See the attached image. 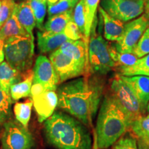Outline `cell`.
Masks as SVG:
<instances>
[{
	"mask_svg": "<svg viewBox=\"0 0 149 149\" xmlns=\"http://www.w3.org/2000/svg\"><path fill=\"white\" fill-rule=\"evenodd\" d=\"M57 107L92 128L104 93V83L100 76L84 75L62 84L56 91Z\"/></svg>",
	"mask_w": 149,
	"mask_h": 149,
	"instance_id": "cell-1",
	"label": "cell"
},
{
	"mask_svg": "<svg viewBox=\"0 0 149 149\" xmlns=\"http://www.w3.org/2000/svg\"><path fill=\"white\" fill-rule=\"evenodd\" d=\"M44 134L56 149H92L88 128L64 112L55 111L44 122Z\"/></svg>",
	"mask_w": 149,
	"mask_h": 149,
	"instance_id": "cell-2",
	"label": "cell"
},
{
	"mask_svg": "<svg viewBox=\"0 0 149 149\" xmlns=\"http://www.w3.org/2000/svg\"><path fill=\"white\" fill-rule=\"evenodd\" d=\"M96 124L99 149L109 148L130 130L131 123L109 93L104 95Z\"/></svg>",
	"mask_w": 149,
	"mask_h": 149,
	"instance_id": "cell-3",
	"label": "cell"
},
{
	"mask_svg": "<svg viewBox=\"0 0 149 149\" xmlns=\"http://www.w3.org/2000/svg\"><path fill=\"white\" fill-rule=\"evenodd\" d=\"M97 24L95 17L88 41V74L101 76L111 72L115 64L110 53L111 44L102 37L100 32H97Z\"/></svg>",
	"mask_w": 149,
	"mask_h": 149,
	"instance_id": "cell-4",
	"label": "cell"
},
{
	"mask_svg": "<svg viewBox=\"0 0 149 149\" xmlns=\"http://www.w3.org/2000/svg\"><path fill=\"white\" fill-rule=\"evenodd\" d=\"M4 56L11 67L21 72L31 69L35 55L34 37H15L4 41Z\"/></svg>",
	"mask_w": 149,
	"mask_h": 149,
	"instance_id": "cell-5",
	"label": "cell"
},
{
	"mask_svg": "<svg viewBox=\"0 0 149 149\" xmlns=\"http://www.w3.org/2000/svg\"><path fill=\"white\" fill-rule=\"evenodd\" d=\"M108 93L125 113L131 124L142 115L140 104L135 93L119 74L111 80Z\"/></svg>",
	"mask_w": 149,
	"mask_h": 149,
	"instance_id": "cell-6",
	"label": "cell"
},
{
	"mask_svg": "<svg viewBox=\"0 0 149 149\" xmlns=\"http://www.w3.org/2000/svg\"><path fill=\"white\" fill-rule=\"evenodd\" d=\"M1 143L3 149H32L35 145L33 136L28 128L14 119L3 126Z\"/></svg>",
	"mask_w": 149,
	"mask_h": 149,
	"instance_id": "cell-7",
	"label": "cell"
},
{
	"mask_svg": "<svg viewBox=\"0 0 149 149\" xmlns=\"http://www.w3.org/2000/svg\"><path fill=\"white\" fill-rule=\"evenodd\" d=\"M145 1L146 0H102L100 7L112 17L124 23L143 13Z\"/></svg>",
	"mask_w": 149,
	"mask_h": 149,
	"instance_id": "cell-8",
	"label": "cell"
},
{
	"mask_svg": "<svg viewBox=\"0 0 149 149\" xmlns=\"http://www.w3.org/2000/svg\"><path fill=\"white\" fill-rule=\"evenodd\" d=\"M149 26V19L147 16H140L133 21L124 24V31L113 47L121 53H133L134 48Z\"/></svg>",
	"mask_w": 149,
	"mask_h": 149,
	"instance_id": "cell-9",
	"label": "cell"
},
{
	"mask_svg": "<svg viewBox=\"0 0 149 149\" xmlns=\"http://www.w3.org/2000/svg\"><path fill=\"white\" fill-rule=\"evenodd\" d=\"M55 71L59 78V84L81 75H86L84 68L64 55L59 49L53 51L49 57Z\"/></svg>",
	"mask_w": 149,
	"mask_h": 149,
	"instance_id": "cell-10",
	"label": "cell"
},
{
	"mask_svg": "<svg viewBox=\"0 0 149 149\" xmlns=\"http://www.w3.org/2000/svg\"><path fill=\"white\" fill-rule=\"evenodd\" d=\"M33 84H40L48 91H57L59 78L50 59L45 55H40L33 68Z\"/></svg>",
	"mask_w": 149,
	"mask_h": 149,
	"instance_id": "cell-11",
	"label": "cell"
},
{
	"mask_svg": "<svg viewBox=\"0 0 149 149\" xmlns=\"http://www.w3.org/2000/svg\"><path fill=\"white\" fill-rule=\"evenodd\" d=\"M59 50L72 59L88 74V43L84 40H68L59 47Z\"/></svg>",
	"mask_w": 149,
	"mask_h": 149,
	"instance_id": "cell-12",
	"label": "cell"
},
{
	"mask_svg": "<svg viewBox=\"0 0 149 149\" xmlns=\"http://www.w3.org/2000/svg\"><path fill=\"white\" fill-rule=\"evenodd\" d=\"M31 98L40 123L44 122L49 118L57 107L58 97L55 91H45Z\"/></svg>",
	"mask_w": 149,
	"mask_h": 149,
	"instance_id": "cell-13",
	"label": "cell"
},
{
	"mask_svg": "<svg viewBox=\"0 0 149 149\" xmlns=\"http://www.w3.org/2000/svg\"><path fill=\"white\" fill-rule=\"evenodd\" d=\"M120 75L135 93L140 104L141 113L142 115L145 114L147 106L149 103V77L145 75H135L130 77L121 74Z\"/></svg>",
	"mask_w": 149,
	"mask_h": 149,
	"instance_id": "cell-14",
	"label": "cell"
},
{
	"mask_svg": "<svg viewBox=\"0 0 149 149\" xmlns=\"http://www.w3.org/2000/svg\"><path fill=\"white\" fill-rule=\"evenodd\" d=\"M70 40L64 33L53 34L46 31L37 32V44L42 53H47L59 49L64 42Z\"/></svg>",
	"mask_w": 149,
	"mask_h": 149,
	"instance_id": "cell-15",
	"label": "cell"
},
{
	"mask_svg": "<svg viewBox=\"0 0 149 149\" xmlns=\"http://www.w3.org/2000/svg\"><path fill=\"white\" fill-rule=\"evenodd\" d=\"M13 13L26 31L33 37V31L36 26V20L30 3L27 0L16 3Z\"/></svg>",
	"mask_w": 149,
	"mask_h": 149,
	"instance_id": "cell-16",
	"label": "cell"
},
{
	"mask_svg": "<svg viewBox=\"0 0 149 149\" xmlns=\"http://www.w3.org/2000/svg\"><path fill=\"white\" fill-rule=\"evenodd\" d=\"M99 11L104 23V37L108 41L117 42L124 31V23L112 17L102 7H100Z\"/></svg>",
	"mask_w": 149,
	"mask_h": 149,
	"instance_id": "cell-17",
	"label": "cell"
},
{
	"mask_svg": "<svg viewBox=\"0 0 149 149\" xmlns=\"http://www.w3.org/2000/svg\"><path fill=\"white\" fill-rule=\"evenodd\" d=\"M29 70L21 72L11 67L6 61H3L0 64V86L3 90L10 93V87L24 79Z\"/></svg>",
	"mask_w": 149,
	"mask_h": 149,
	"instance_id": "cell-18",
	"label": "cell"
},
{
	"mask_svg": "<svg viewBox=\"0 0 149 149\" xmlns=\"http://www.w3.org/2000/svg\"><path fill=\"white\" fill-rule=\"evenodd\" d=\"M33 81V70L32 68L28 71L25 78L19 82L15 84L10 87V93L13 102H16L20 99L31 97V88Z\"/></svg>",
	"mask_w": 149,
	"mask_h": 149,
	"instance_id": "cell-19",
	"label": "cell"
},
{
	"mask_svg": "<svg viewBox=\"0 0 149 149\" xmlns=\"http://www.w3.org/2000/svg\"><path fill=\"white\" fill-rule=\"evenodd\" d=\"M72 13L73 10H69L64 13L48 17L44 26V31L53 34L63 33L68 22L72 20Z\"/></svg>",
	"mask_w": 149,
	"mask_h": 149,
	"instance_id": "cell-20",
	"label": "cell"
},
{
	"mask_svg": "<svg viewBox=\"0 0 149 149\" xmlns=\"http://www.w3.org/2000/svg\"><path fill=\"white\" fill-rule=\"evenodd\" d=\"M29 35L19 24L14 13H13L0 29V38L3 39L4 41L12 37H26Z\"/></svg>",
	"mask_w": 149,
	"mask_h": 149,
	"instance_id": "cell-21",
	"label": "cell"
},
{
	"mask_svg": "<svg viewBox=\"0 0 149 149\" xmlns=\"http://www.w3.org/2000/svg\"><path fill=\"white\" fill-rule=\"evenodd\" d=\"M123 76L145 75L149 77V54L138 58L133 66L121 68L118 70Z\"/></svg>",
	"mask_w": 149,
	"mask_h": 149,
	"instance_id": "cell-22",
	"label": "cell"
},
{
	"mask_svg": "<svg viewBox=\"0 0 149 149\" xmlns=\"http://www.w3.org/2000/svg\"><path fill=\"white\" fill-rule=\"evenodd\" d=\"M130 130L133 132L136 138L141 139L149 145V113L134 120L130 125Z\"/></svg>",
	"mask_w": 149,
	"mask_h": 149,
	"instance_id": "cell-23",
	"label": "cell"
},
{
	"mask_svg": "<svg viewBox=\"0 0 149 149\" xmlns=\"http://www.w3.org/2000/svg\"><path fill=\"white\" fill-rule=\"evenodd\" d=\"M33 106V102L32 98H29L23 102L16 103L13 108L15 120L26 128H28L31 119Z\"/></svg>",
	"mask_w": 149,
	"mask_h": 149,
	"instance_id": "cell-24",
	"label": "cell"
},
{
	"mask_svg": "<svg viewBox=\"0 0 149 149\" xmlns=\"http://www.w3.org/2000/svg\"><path fill=\"white\" fill-rule=\"evenodd\" d=\"M13 102L10 93L3 90L0 86V131L2 130L6 123L11 119Z\"/></svg>",
	"mask_w": 149,
	"mask_h": 149,
	"instance_id": "cell-25",
	"label": "cell"
},
{
	"mask_svg": "<svg viewBox=\"0 0 149 149\" xmlns=\"http://www.w3.org/2000/svg\"><path fill=\"white\" fill-rule=\"evenodd\" d=\"M85 8V33L84 41L88 43L91 28L96 17V11L100 0H84Z\"/></svg>",
	"mask_w": 149,
	"mask_h": 149,
	"instance_id": "cell-26",
	"label": "cell"
},
{
	"mask_svg": "<svg viewBox=\"0 0 149 149\" xmlns=\"http://www.w3.org/2000/svg\"><path fill=\"white\" fill-rule=\"evenodd\" d=\"M110 53L115 62V68H117L118 70L121 68L133 66L138 59V57L133 53H119L112 45L110 46Z\"/></svg>",
	"mask_w": 149,
	"mask_h": 149,
	"instance_id": "cell-27",
	"label": "cell"
},
{
	"mask_svg": "<svg viewBox=\"0 0 149 149\" xmlns=\"http://www.w3.org/2000/svg\"><path fill=\"white\" fill-rule=\"evenodd\" d=\"M30 3L34 13L36 25L41 31H44V20L46 14L47 3L42 2L38 0H27Z\"/></svg>",
	"mask_w": 149,
	"mask_h": 149,
	"instance_id": "cell-28",
	"label": "cell"
},
{
	"mask_svg": "<svg viewBox=\"0 0 149 149\" xmlns=\"http://www.w3.org/2000/svg\"><path fill=\"white\" fill-rule=\"evenodd\" d=\"M76 5L77 4L75 3L69 1V0H58V1L54 4L48 6V17L64 13L67 11L72 10Z\"/></svg>",
	"mask_w": 149,
	"mask_h": 149,
	"instance_id": "cell-29",
	"label": "cell"
},
{
	"mask_svg": "<svg viewBox=\"0 0 149 149\" xmlns=\"http://www.w3.org/2000/svg\"><path fill=\"white\" fill-rule=\"evenodd\" d=\"M72 21L75 23L77 27L84 36L85 33V8L84 0H79L75 6V8L72 13Z\"/></svg>",
	"mask_w": 149,
	"mask_h": 149,
	"instance_id": "cell-30",
	"label": "cell"
},
{
	"mask_svg": "<svg viewBox=\"0 0 149 149\" xmlns=\"http://www.w3.org/2000/svg\"><path fill=\"white\" fill-rule=\"evenodd\" d=\"M112 146L113 149H139L137 138L130 133L124 134Z\"/></svg>",
	"mask_w": 149,
	"mask_h": 149,
	"instance_id": "cell-31",
	"label": "cell"
},
{
	"mask_svg": "<svg viewBox=\"0 0 149 149\" xmlns=\"http://www.w3.org/2000/svg\"><path fill=\"white\" fill-rule=\"evenodd\" d=\"M133 54L138 58L149 54V26L144 31V34L134 48Z\"/></svg>",
	"mask_w": 149,
	"mask_h": 149,
	"instance_id": "cell-32",
	"label": "cell"
},
{
	"mask_svg": "<svg viewBox=\"0 0 149 149\" xmlns=\"http://www.w3.org/2000/svg\"><path fill=\"white\" fill-rule=\"evenodd\" d=\"M16 3L13 0H1L0 6V29L13 13Z\"/></svg>",
	"mask_w": 149,
	"mask_h": 149,
	"instance_id": "cell-33",
	"label": "cell"
},
{
	"mask_svg": "<svg viewBox=\"0 0 149 149\" xmlns=\"http://www.w3.org/2000/svg\"><path fill=\"white\" fill-rule=\"evenodd\" d=\"M63 33L70 40L76 41L81 39L84 40V36L72 20L68 22Z\"/></svg>",
	"mask_w": 149,
	"mask_h": 149,
	"instance_id": "cell-34",
	"label": "cell"
},
{
	"mask_svg": "<svg viewBox=\"0 0 149 149\" xmlns=\"http://www.w3.org/2000/svg\"><path fill=\"white\" fill-rule=\"evenodd\" d=\"M45 91L48 90H46L43 85L40 84H33L32 88H31V97L40 94Z\"/></svg>",
	"mask_w": 149,
	"mask_h": 149,
	"instance_id": "cell-35",
	"label": "cell"
},
{
	"mask_svg": "<svg viewBox=\"0 0 149 149\" xmlns=\"http://www.w3.org/2000/svg\"><path fill=\"white\" fill-rule=\"evenodd\" d=\"M3 48H4V40L3 39L0 38V64L2 63L4 60V51H3Z\"/></svg>",
	"mask_w": 149,
	"mask_h": 149,
	"instance_id": "cell-36",
	"label": "cell"
},
{
	"mask_svg": "<svg viewBox=\"0 0 149 149\" xmlns=\"http://www.w3.org/2000/svg\"><path fill=\"white\" fill-rule=\"evenodd\" d=\"M137 139V144H138L139 149H149V145L147 144L146 142L142 141L141 139Z\"/></svg>",
	"mask_w": 149,
	"mask_h": 149,
	"instance_id": "cell-37",
	"label": "cell"
},
{
	"mask_svg": "<svg viewBox=\"0 0 149 149\" xmlns=\"http://www.w3.org/2000/svg\"><path fill=\"white\" fill-rule=\"evenodd\" d=\"M144 10L146 13V15L149 19V0H146L144 3Z\"/></svg>",
	"mask_w": 149,
	"mask_h": 149,
	"instance_id": "cell-38",
	"label": "cell"
},
{
	"mask_svg": "<svg viewBox=\"0 0 149 149\" xmlns=\"http://www.w3.org/2000/svg\"><path fill=\"white\" fill-rule=\"evenodd\" d=\"M38 1H42V2H44L47 3V5H52L55 3L56 2L58 1V0H38Z\"/></svg>",
	"mask_w": 149,
	"mask_h": 149,
	"instance_id": "cell-39",
	"label": "cell"
},
{
	"mask_svg": "<svg viewBox=\"0 0 149 149\" xmlns=\"http://www.w3.org/2000/svg\"><path fill=\"white\" fill-rule=\"evenodd\" d=\"M69 1H72V2L75 3L76 4H77V3L78 2H79V0H69Z\"/></svg>",
	"mask_w": 149,
	"mask_h": 149,
	"instance_id": "cell-40",
	"label": "cell"
},
{
	"mask_svg": "<svg viewBox=\"0 0 149 149\" xmlns=\"http://www.w3.org/2000/svg\"><path fill=\"white\" fill-rule=\"evenodd\" d=\"M146 111L149 113V103L148 104V106H147V109H146Z\"/></svg>",
	"mask_w": 149,
	"mask_h": 149,
	"instance_id": "cell-41",
	"label": "cell"
},
{
	"mask_svg": "<svg viewBox=\"0 0 149 149\" xmlns=\"http://www.w3.org/2000/svg\"><path fill=\"white\" fill-rule=\"evenodd\" d=\"M105 149H113V148H105Z\"/></svg>",
	"mask_w": 149,
	"mask_h": 149,
	"instance_id": "cell-42",
	"label": "cell"
},
{
	"mask_svg": "<svg viewBox=\"0 0 149 149\" xmlns=\"http://www.w3.org/2000/svg\"><path fill=\"white\" fill-rule=\"evenodd\" d=\"M13 1H14V0H13Z\"/></svg>",
	"mask_w": 149,
	"mask_h": 149,
	"instance_id": "cell-43",
	"label": "cell"
}]
</instances>
